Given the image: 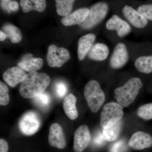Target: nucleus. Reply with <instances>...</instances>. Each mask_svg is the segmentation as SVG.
Instances as JSON below:
<instances>
[{
  "label": "nucleus",
  "mask_w": 152,
  "mask_h": 152,
  "mask_svg": "<svg viewBox=\"0 0 152 152\" xmlns=\"http://www.w3.org/2000/svg\"><path fill=\"white\" fill-rule=\"evenodd\" d=\"M2 29L3 31L6 34L7 37L10 38L13 43H18L21 40L20 31L15 26L11 24H7L3 26Z\"/></svg>",
  "instance_id": "412c9836"
},
{
  "label": "nucleus",
  "mask_w": 152,
  "mask_h": 152,
  "mask_svg": "<svg viewBox=\"0 0 152 152\" xmlns=\"http://www.w3.org/2000/svg\"><path fill=\"white\" fill-rule=\"evenodd\" d=\"M110 53L107 45L104 43L97 42L93 46L87 57L90 61L104 64L107 62Z\"/></svg>",
  "instance_id": "f8f14e48"
},
{
  "label": "nucleus",
  "mask_w": 152,
  "mask_h": 152,
  "mask_svg": "<svg viewBox=\"0 0 152 152\" xmlns=\"http://www.w3.org/2000/svg\"><path fill=\"white\" fill-rule=\"evenodd\" d=\"M130 60V52L127 40H124L114 45L107 63L111 69L117 70L124 67Z\"/></svg>",
  "instance_id": "0eeeda50"
},
{
  "label": "nucleus",
  "mask_w": 152,
  "mask_h": 152,
  "mask_svg": "<svg viewBox=\"0 0 152 152\" xmlns=\"http://www.w3.org/2000/svg\"><path fill=\"white\" fill-rule=\"evenodd\" d=\"M69 53L64 48H58L54 45L49 46L47 55L48 64L52 67H61L70 59Z\"/></svg>",
  "instance_id": "1a4fd4ad"
},
{
  "label": "nucleus",
  "mask_w": 152,
  "mask_h": 152,
  "mask_svg": "<svg viewBox=\"0 0 152 152\" xmlns=\"http://www.w3.org/2000/svg\"><path fill=\"white\" fill-rule=\"evenodd\" d=\"M91 140V135L86 125H82L75 133L74 149L76 152H83L88 147Z\"/></svg>",
  "instance_id": "9b49d317"
},
{
  "label": "nucleus",
  "mask_w": 152,
  "mask_h": 152,
  "mask_svg": "<svg viewBox=\"0 0 152 152\" xmlns=\"http://www.w3.org/2000/svg\"><path fill=\"white\" fill-rule=\"evenodd\" d=\"M34 99L36 104L43 108H46L48 107L50 102V95L45 92L34 98Z\"/></svg>",
  "instance_id": "a878e982"
},
{
  "label": "nucleus",
  "mask_w": 152,
  "mask_h": 152,
  "mask_svg": "<svg viewBox=\"0 0 152 152\" xmlns=\"http://www.w3.org/2000/svg\"><path fill=\"white\" fill-rule=\"evenodd\" d=\"M41 124L39 116L36 112L30 111L23 116L19 123L21 132L26 135L34 134L39 129Z\"/></svg>",
  "instance_id": "9d476101"
},
{
  "label": "nucleus",
  "mask_w": 152,
  "mask_h": 152,
  "mask_svg": "<svg viewBox=\"0 0 152 152\" xmlns=\"http://www.w3.org/2000/svg\"><path fill=\"white\" fill-rule=\"evenodd\" d=\"M102 132H99L93 139V142L96 146L100 147L103 145L106 141Z\"/></svg>",
  "instance_id": "c756f323"
},
{
  "label": "nucleus",
  "mask_w": 152,
  "mask_h": 152,
  "mask_svg": "<svg viewBox=\"0 0 152 152\" xmlns=\"http://www.w3.org/2000/svg\"><path fill=\"white\" fill-rule=\"evenodd\" d=\"M43 65V60L41 58H34L28 56L25 57L18 64L19 68L24 71L36 72L40 69Z\"/></svg>",
  "instance_id": "a211bd4d"
},
{
  "label": "nucleus",
  "mask_w": 152,
  "mask_h": 152,
  "mask_svg": "<svg viewBox=\"0 0 152 152\" xmlns=\"http://www.w3.org/2000/svg\"><path fill=\"white\" fill-rule=\"evenodd\" d=\"M20 4L24 13L34 10L43 12L46 7L45 0H20Z\"/></svg>",
  "instance_id": "aec40b11"
},
{
  "label": "nucleus",
  "mask_w": 152,
  "mask_h": 152,
  "mask_svg": "<svg viewBox=\"0 0 152 152\" xmlns=\"http://www.w3.org/2000/svg\"><path fill=\"white\" fill-rule=\"evenodd\" d=\"M113 6L115 12L127 22L136 36L142 35L148 27L149 21L130 4H124L121 1H116Z\"/></svg>",
  "instance_id": "f257e3e1"
},
{
  "label": "nucleus",
  "mask_w": 152,
  "mask_h": 152,
  "mask_svg": "<svg viewBox=\"0 0 152 152\" xmlns=\"http://www.w3.org/2000/svg\"><path fill=\"white\" fill-rule=\"evenodd\" d=\"M133 7L150 22H152V4H137Z\"/></svg>",
  "instance_id": "393cba45"
},
{
  "label": "nucleus",
  "mask_w": 152,
  "mask_h": 152,
  "mask_svg": "<svg viewBox=\"0 0 152 152\" xmlns=\"http://www.w3.org/2000/svg\"><path fill=\"white\" fill-rule=\"evenodd\" d=\"M102 26L103 34L114 45L124 40L133 32L130 25L116 14L104 23Z\"/></svg>",
  "instance_id": "7ed1b4c3"
},
{
  "label": "nucleus",
  "mask_w": 152,
  "mask_h": 152,
  "mask_svg": "<svg viewBox=\"0 0 152 152\" xmlns=\"http://www.w3.org/2000/svg\"><path fill=\"white\" fill-rule=\"evenodd\" d=\"M122 126L121 121L109 129H103L102 132L106 141L113 142L116 140L119 136Z\"/></svg>",
  "instance_id": "5701e85b"
},
{
  "label": "nucleus",
  "mask_w": 152,
  "mask_h": 152,
  "mask_svg": "<svg viewBox=\"0 0 152 152\" xmlns=\"http://www.w3.org/2000/svg\"><path fill=\"white\" fill-rule=\"evenodd\" d=\"M10 100L8 88L2 82H0V104L2 106L7 105Z\"/></svg>",
  "instance_id": "bb28decb"
},
{
  "label": "nucleus",
  "mask_w": 152,
  "mask_h": 152,
  "mask_svg": "<svg viewBox=\"0 0 152 152\" xmlns=\"http://www.w3.org/2000/svg\"><path fill=\"white\" fill-rule=\"evenodd\" d=\"M76 0H55L57 14L61 16H66L72 10Z\"/></svg>",
  "instance_id": "4be33fe9"
},
{
  "label": "nucleus",
  "mask_w": 152,
  "mask_h": 152,
  "mask_svg": "<svg viewBox=\"0 0 152 152\" xmlns=\"http://www.w3.org/2000/svg\"><path fill=\"white\" fill-rule=\"evenodd\" d=\"M96 34L90 33L84 35L79 39L77 51L79 61H83L86 58L89 52L96 43Z\"/></svg>",
  "instance_id": "ddd939ff"
},
{
  "label": "nucleus",
  "mask_w": 152,
  "mask_h": 152,
  "mask_svg": "<svg viewBox=\"0 0 152 152\" xmlns=\"http://www.w3.org/2000/svg\"><path fill=\"white\" fill-rule=\"evenodd\" d=\"M84 94L91 112H98L105 100V96L99 82L91 80L85 86Z\"/></svg>",
  "instance_id": "423d86ee"
},
{
  "label": "nucleus",
  "mask_w": 152,
  "mask_h": 152,
  "mask_svg": "<svg viewBox=\"0 0 152 152\" xmlns=\"http://www.w3.org/2000/svg\"><path fill=\"white\" fill-rule=\"evenodd\" d=\"M124 114L123 106L118 103L106 104L101 114V127L103 129L111 127L121 120Z\"/></svg>",
  "instance_id": "6e6552de"
},
{
  "label": "nucleus",
  "mask_w": 152,
  "mask_h": 152,
  "mask_svg": "<svg viewBox=\"0 0 152 152\" xmlns=\"http://www.w3.org/2000/svg\"><path fill=\"white\" fill-rule=\"evenodd\" d=\"M125 149L126 144L124 141L120 140L113 144L110 149V152H124Z\"/></svg>",
  "instance_id": "c85d7f7f"
},
{
  "label": "nucleus",
  "mask_w": 152,
  "mask_h": 152,
  "mask_svg": "<svg viewBox=\"0 0 152 152\" xmlns=\"http://www.w3.org/2000/svg\"><path fill=\"white\" fill-rule=\"evenodd\" d=\"M89 9L81 8L74 11L68 15L64 17L61 20L63 25L67 26L80 25L86 20L89 14Z\"/></svg>",
  "instance_id": "dca6fc26"
},
{
  "label": "nucleus",
  "mask_w": 152,
  "mask_h": 152,
  "mask_svg": "<svg viewBox=\"0 0 152 152\" xmlns=\"http://www.w3.org/2000/svg\"><path fill=\"white\" fill-rule=\"evenodd\" d=\"M9 146L7 142L2 139L0 140V152H8Z\"/></svg>",
  "instance_id": "7c9ffc66"
},
{
  "label": "nucleus",
  "mask_w": 152,
  "mask_h": 152,
  "mask_svg": "<svg viewBox=\"0 0 152 152\" xmlns=\"http://www.w3.org/2000/svg\"><path fill=\"white\" fill-rule=\"evenodd\" d=\"M9 6L10 10L13 11V12H16L18 10V4L15 1H12L10 2V4H9Z\"/></svg>",
  "instance_id": "2f4dec72"
},
{
  "label": "nucleus",
  "mask_w": 152,
  "mask_h": 152,
  "mask_svg": "<svg viewBox=\"0 0 152 152\" xmlns=\"http://www.w3.org/2000/svg\"><path fill=\"white\" fill-rule=\"evenodd\" d=\"M55 91L57 96L60 98L64 96L67 93V88L63 82H58L56 85Z\"/></svg>",
  "instance_id": "cd10ccee"
},
{
  "label": "nucleus",
  "mask_w": 152,
  "mask_h": 152,
  "mask_svg": "<svg viewBox=\"0 0 152 152\" xmlns=\"http://www.w3.org/2000/svg\"><path fill=\"white\" fill-rule=\"evenodd\" d=\"M4 1H10V0H4Z\"/></svg>",
  "instance_id": "72a5a7b5"
},
{
  "label": "nucleus",
  "mask_w": 152,
  "mask_h": 152,
  "mask_svg": "<svg viewBox=\"0 0 152 152\" xmlns=\"http://www.w3.org/2000/svg\"><path fill=\"white\" fill-rule=\"evenodd\" d=\"M26 74L23 70L18 67L10 68L4 72L3 77L5 82L10 86L13 88L22 83Z\"/></svg>",
  "instance_id": "f3484780"
},
{
  "label": "nucleus",
  "mask_w": 152,
  "mask_h": 152,
  "mask_svg": "<svg viewBox=\"0 0 152 152\" xmlns=\"http://www.w3.org/2000/svg\"><path fill=\"white\" fill-rule=\"evenodd\" d=\"M50 82V78L47 74L31 72L26 74L21 83L19 93L23 97L34 99L44 92Z\"/></svg>",
  "instance_id": "f03ea898"
},
{
  "label": "nucleus",
  "mask_w": 152,
  "mask_h": 152,
  "mask_svg": "<svg viewBox=\"0 0 152 152\" xmlns=\"http://www.w3.org/2000/svg\"><path fill=\"white\" fill-rule=\"evenodd\" d=\"M48 142L50 145L60 149L66 146L65 137L63 129L58 124L55 123L51 125L49 129Z\"/></svg>",
  "instance_id": "4468645a"
},
{
  "label": "nucleus",
  "mask_w": 152,
  "mask_h": 152,
  "mask_svg": "<svg viewBox=\"0 0 152 152\" xmlns=\"http://www.w3.org/2000/svg\"><path fill=\"white\" fill-rule=\"evenodd\" d=\"M143 86L140 78L130 77L114 90L117 102L123 107H129L135 100Z\"/></svg>",
  "instance_id": "20e7f679"
},
{
  "label": "nucleus",
  "mask_w": 152,
  "mask_h": 152,
  "mask_svg": "<svg viewBox=\"0 0 152 152\" xmlns=\"http://www.w3.org/2000/svg\"><path fill=\"white\" fill-rule=\"evenodd\" d=\"M128 145L133 149L142 150L152 146V137L148 133L138 132L131 137Z\"/></svg>",
  "instance_id": "2eb2a0df"
},
{
  "label": "nucleus",
  "mask_w": 152,
  "mask_h": 152,
  "mask_svg": "<svg viewBox=\"0 0 152 152\" xmlns=\"http://www.w3.org/2000/svg\"><path fill=\"white\" fill-rule=\"evenodd\" d=\"M7 38V36L6 34L3 31H0V40L1 41H4Z\"/></svg>",
  "instance_id": "473e14b6"
},
{
  "label": "nucleus",
  "mask_w": 152,
  "mask_h": 152,
  "mask_svg": "<svg viewBox=\"0 0 152 152\" xmlns=\"http://www.w3.org/2000/svg\"><path fill=\"white\" fill-rule=\"evenodd\" d=\"M137 115L146 121L152 119V103L140 106L137 111Z\"/></svg>",
  "instance_id": "b1692460"
},
{
  "label": "nucleus",
  "mask_w": 152,
  "mask_h": 152,
  "mask_svg": "<svg viewBox=\"0 0 152 152\" xmlns=\"http://www.w3.org/2000/svg\"><path fill=\"white\" fill-rule=\"evenodd\" d=\"M76 102L77 98L72 94L66 97L63 102V108L65 113L68 118L72 120L76 119L78 116Z\"/></svg>",
  "instance_id": "6ab92c4d"
},
{
  "label": "nucleus",
  "mask_w": 152,
  "mask_h": 152,
  "mask_svg": "<svg viewBox=\"0 0 152 152\" xmlns=\"http://www.w3.org/2000/svg\"><path fill=\"white\" fill-rule=\"evenodd\" d=\"M109 3L101 1L90 8V12L86 20L79 26L83 31H88L101 28L110 11Z\"/></svg>",
  "instance_id": "39448f33"
}]
</instances>
